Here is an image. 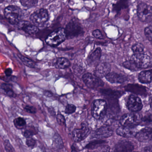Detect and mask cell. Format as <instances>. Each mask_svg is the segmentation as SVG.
Wrapping results in <instances>:
<instances>
[{
	"instance_id": "34",
	"label": "cell",
	"mask_w": 152,
	"mask_h": 152,
	"mask_svg": "<svg viewBox=\"0 0 152 152\" xmlns=\"http://www.w3.org/2000/svg\"><path fill=\"white\" fill-rule=\"evenodd\" d=\"M144 32L147 39L152 42V26L146 27L144 30Z\"/></svg>"
},
{
	"instance_id": "1",
	"label": "cell",
	"mask_w": 152,
	"mask_h": 152,
	"mask_svg": "<svg viewBox=\"0 0 152 152\" xmlns=\"http://www.w3.org/2000/svg\"><path fill=\"white\" fill-rule=\"evenodd\" d=\"M108 105L105 100L99 99L94 100L91 107L92 116L96 120H102L104 118L107 112Z\"/></svg>"
},
{
	"instance_id": "5",
	"label": "cell",
	"mask_w": 152,
	"mask_h": 152,
	"mask_svg": "<svg viewBox=\"0 0 152 152\" xmlns=\"http://www.w3.org/2000/svg\"><path fill=\"white\" fill-rule=\"evenodd\" d=\"M142 117L141 115L133 112L123 115L120 118L119 122L121 125L123 126L135 127L140 124Z\"/></svg>"
},
{
	"instance_id": "23",
	"label": "cell",
	"mask_w": 152,
	"mask_h": 152,
	"mask_svg": "<svg viewBox=\"0 0 152 152\" xmlns=\"http://www.w3.org/2000/svg\"><path fill=\"white\" fill-rule=\"evenodd\" d=\"M71 65L70 61L64 57H59L57 58L55 64V67L58 69H64L68 68Z\"/></svg>"
},
{
	"instance_id": "4",
	"label": "cell",
	"mask_w": 152,
	"mask_h": 152,
	"mask_svg": "<svg viewBox=\"0 0 152 152\" xmlns=\"http://www.w3.org/2000/svg\"><path fill=\"white\" fill-rule=\"evenodd\" d=\"M130 60L133 62L138 69H145L152 66V59L144 53L134 54Z\"/></svg>"
},
{
	"instance_id": "27",
	"label": "cell",
	"mask_w": 152,
	"mask_h": 152,
	"mask_svg": "<svg viewBox=\"0 0 152 152\" xmlns=\"http://www.w3.org/2000/svg\"><path fill=\"white\" fill-rule=\"evenodd\" d=\"M37 133V131L34 127H31L30 128H27L23 132V135L24 137L27 138L32 137L34 135H36Z\"/></svg>"
},
{
	"instance_id": "29",
	"label": "cell",
	"mask_w": 152,
	"mask_h": 152,
	"mask_svg": "<svg viewBox=\"0 0 152 152\" xmlns=\"http://www.w3.org/2000/svg\"><path fill=\"white\" fill-rule=\"evenodd\" d=\"M54 138V143L55 146L58 149H61L64 146V144L61 137L58 134H56Z\"/></svg>"
},
{
	"instance_id": "26",
	"label": "cell",
	"mask_w": 152,
	"mask_h": 152,
	"mask_svg": "<svg viewBox=\"0 0 152 152\" xmlns=\"http://www.w3.org/2000/svg\"><path fill=\"white\" fill-rule=\"evenodd\" d=\"M1 89L3 90L5 94L7 96L10 97H14L15 93L11 88L10 84L7 83H2L1 85Z\"/></svg>"
},
{
	"instance_id": "41",
	"label": "cell",
	"mask_w": 152,
	"mask_h": 152,
	"mask_svg": "<svg viewBox=\"0 0 152 152\" xmlns=\"http://www.w3.org/2000/svg\"><path fill=\"white\" fill-rule=\"evenodd\" d=\"M12 73H13V71L11 68H7L5 71V74H6V76H8V77L12 75Z\"/></svg>"
},
{
	"instance_id": "40",
	"label": "cell",
	"mask_w": 152,
	"mask_h": 152,
	"mask_svg": "<svg viewBox=\"0 0 152 152\" xmlns=\"http://www.w3.org/2000/svg\"><path fill=\"white\" fill-rule=\"evenodd\" d=\"M92 34H93L94 37L96 38V39H104L103 34L99 30H96L93 31V32H92Z\"/></svg>"
},
{
	"instance_id": "7",
	"label": "cell",
	"mask_w": 152,
	"mask_h": 152,
	"mask_svg": "<svg viewBox=\"0 0 152 152\" xmlns=\"http://www.w3.org/2000/svg\"><path fill=\"white\" fill-rule=\"evenodd\" d=\"M91 132L90 128L86 122L83 123L80 129H75L72 132L73 140L76 142H80L85 139Z\"/></svg>"
},
{
	"instance_id": "12",
	"label": "cell",
	"mask_w": 152,
	"mask_h": 152,
	"mask_svg": "<svg viewBox=\"0 0 152 152\" xmlns=\"http://www.w3.org/2000/svg\"><path fill=\"white\" fill-rule=\"evenodd\" d=\"M137 131L135 127L123 126L118 127L116 129L117 135L125 138H132L136 137Z\"/></svg>"
},
{
	"instance_id": "17",
	"label": "cell",
	"mask_w": 152,
	"mask_h": 152,
	"mask_svg": "<svg viewBox=\"0 0 152 152\" xmlns=\"http://www.w3.org/2000/svg\"><path fill=\"white\" fill-rule=\"evenodd\" d=\"M105 78L108 82L112 83L121 84L127 80V77L125 75L115 72L109 73Z\"/></svg>"
},
{
	"instance_id": "20",
	"label": "cell",
	"mask_w": 152,
	"mask_h": 152,
	"mask_svg": "<svg viewBox=\"0 0 152 152\" xmlns=\"http://www.w3.org/2000/svg\"><path fill=\"white\" fill-rule=\"evenodd\" d=\"M18 24L20 25V28L24 31L30 34H34L39 32V29L36 25L31 24L28 22H20Z\"/></svg>"
},
{
	"instance_id": "16",
	"label": "cell",
	"mask_w": 152,
	"mask_h": 152,
	"mask_svg": "<svg viewBox=\"0 0 152 152\" xmlns=\"http://www.w3.org/2000/svg\"><path fill=\"white\" fill-rule=\"evenodd\" d=\"M111 66L107 63L99 64L96 68V75L99 78L106 77L111 72Z\"/></svg>"
},
{
	"instance_id": "39",
	"label": "cell",
	"mask_w": 152,
	"mask_h": 152,
	"mask_svg": "<svg viewBox=\"0 0 152 152\" xmlns=\"http://www.w3.org/2000/svg\"><path fill=\"white\" fill-rule=\"evenodd\" d=\"M25 111L29 113L34 114L36 113V109L32 106L26 105L24 108Z\"/></svg>"
},
{
	"instance_id": "14",
	"label": "cell",
	"mask_w": 152,
	"mask_h": 152,
	"mask_svg": "<svg viewBox=\"0 0 152 152\" xmlns=\"http://www.w3.org/2000/svg\"><path fill=\"white\" fill-rule=\"evenodd\" d=\"M135 137L140 142H148L152 141V129L149 127L143 128L138 132Z\"/></svg>"
},
{
	"instance_id": "28",
	"label": "cell",
	"mask_w": 152,
	"mask_h": 152,
	"mask_svg": "<svg viewBox=\"0 0 152 152\" xmlns=\"http://www.w3.org/2000/svg\"><path fill=\"white\" fill-rule=\"evenodd\" d=\"M20 58L25 65L30 67H34L35 66V62L30 58L23 56H20Z\"/></svg>"
},
{
	"instance_id": "6",
	"label": "cell",
	"mask_w": 152,
	"mask_h": 152,
	"mask_svg": "<svg viewBox=\"0 0 152 152\" xmlns=\"http://www.w3.org/2000/svg\"><path fill=\"white\" fill-rule=\"evenodd\" d=\"M137 13L140 21L144 23H152V7L145 3L138 5Z\"/></svg>"
},
{
	"instance_id": "9",
	"label": "cell",
	"mask_w": 152,
	"mask_h": 152,
	"mask_svg": "<svg viewBox=\"0 0 152 152\" xmlns=\"http://www.w3.org/2000/svg\"><path fill=\"white\" fill-rule=\"evenodd\" d=\"M31 21L36 25H40L47 22L49 19L48 11L44 9H40L34 11L31 15Z\"/></svg>"
},
{
	"instance_id": "30",
	"label": "cell",
	"mask_w": 152,
	"mask_h": 152,
	"mask_svg": "<svg viewBox=\"0 0 152 152\" xmlns=\"http://www.w3.org/2000/svg\"><path fill=\"white\" fill-rule=\"evenodd\" d=\"M123 66L124 67L129 69V70H131V71H136L138 70L130 59L124 62L123 64Z\"/></svg>"
},
{
	"instance_id": "22",
	"label": "cell",
	"mask_w": 152,
	"mask_h": 152,
	"mask_svg": "<svg viewBox=\"0 0 152 152\" xmlns=\"http://www.w3.org/2000/svg\"><path fill=\"white\" fill-rule=\"evenodd\" d=\"M101 93L104 96L109 97V99H114L119 98L123 94V92L121 91L112 90L111 89L102 90L101 91Z\"/></svg>"
},
{
	"instance_id": "24",
	"label": "cell",
	"mask_w": 152,
	"mask_h": 152,
	"mask_svg": "<svg viewBox=\"0 0 152 152\" xmlns=\"http://www.w3.org/2000/svg\"><path fill=\"white\" fill-rule=\"evenodd\" d=\"M14 124L16 128L18 129H23L26 127L25 120L22 117H18L14 120Z\"/></svg>"
},
{
	"instance_id": "37",
	"label": "cell",
	"mask_w": 152,
	"mask_h": 152,
	"mask_svg": "<svg viewBox=\"0 0 152 152\" xmlns=\"http://www.w3.org/2000/svg\"><path fill=\"white\" fill-rule=\"evenodd\" d=\"M4 146L7 152H14L15 151L14 148L10 142L9 140H6L4 141Z\"/></svg>"
},
{
	"instance_id": "35",
	"label": "cell",
	"mask_w": 152,
	"mask_h": 152,
	"mask_svg": "<svg viewBox=\"0 0 152 152\" xmlns=\"http://www.w3.org/2000/svg\"><path fill=\"white\" fill-rule=\"evenodd\" d=\"M76 106L74 105L68 104L66 107L65 113L66 114H72L76 111Z\"/></svg>"
},
{
	"instance_id": "10",
	"label": "cell",
	"mask_w": 152,
	"mask_h": 152,
	"mask_svg": "<svg viewBox=\"0 0 152 152\" xmlns=\"http://www.w3.org/2000/svg\"><path fill=\"white\" fill-rule=\"evenodd\" d=\"M127 107L131 112L135 113L139 112L143 107L142 101L136 95H130L127 99Z\"/></svg>"
},
{
	"instance_id": "13",
	"label": "cell",
	"mask_w": 152,
	"mask_h": 152,
	"mask_svg": "<svg viewBox=\"0 0 152 152\" xmlns=\"http://www.w3.org/2000/svg\"><path fill=\"white\" fill-rule=\"evenodd\" d=\"M113 133V131L111 127L105 125L96 130L93 133V136L96 138H106L112 136Z\"/></svg>"
},
{
	"instance_id": "3",
	"label": "cell",
	"mask_w": 152,
	"mask_h": 152,
	"mask_svg": "<svg viewBox=\"0 0 152 152\" xmlns=\"http://www.w3.org/2000/svg\"><path fill=\"white\" fill-rule=\"evenodd\" d=\"M66 38L65 29L59 28L51 32L46 39V42L51 47H56L65 40Z\"/></svg>"
},
{
	"instance_id": "21",
	"label": "cell",
	"mask_w": 152,
	"mask_h": 152,
	"mask_svg": "<svg viewBox=\"0 0 152 152\" xmlns=\"http://www.w3.org/2000/svg\"><path fill=\"white\" fill-rule=\"evenodd\" d=\"M140 82L149 83L152 82V70L142 71L140 73L138 77Z\"/></svg>"
},
{
	"instance_id": "19",
	"label": "cell",
	"mask_w": 152,
	"mask_h": 152,
	"mask_svg": "<svg viewBox=\"0 0 152 152\" xmlns=\"http://www.w3.org/2000/svg\"><path fill=\"white\" fill-rule=\"evenodd\" d=\"M101 56V50L98 48L91 53L87 58V63L90 66H97Z\"/></svg>"
},
{
	"instance_id": "36",
	"label": "cell",
	"mask_w": 152,
	"mask_h": 152,
	"mask_svg": "<svg viewBox=\"0 0 152 152\" xmlns=\"http://www.w3.org/2000/svg\"><path fill=\"white\" fill-rule=\"evenodd\" d=\"M26 144L27 146L31 148H33L35 147L37 145V141L34 139L32 137L26 138Z\"/></svg>"
},
{
	"instance_id": "11",
	"label": "cell",
	"mask_w": 152,
	"mask_h": 152,
	"mask_svg": "<svg viewBox=\"0 0 152 152\" xmlns=\"http://www.w3.org/2000/svg\"><path fill=\"white\" fill-rule=\"evenodd\" d=\"M65 31L66 37L71 38L78 36L81 33L82 28L79 23L74 20L67 25Z\"/></svg>"
},
{
	"instance_id": "2",
	"label": "cell",
	"mask_w": 152,
	"mask_h": 152,
	"mask_svg": "<svg viewBox=\"0 0 152 152\" xmlns=\"http://www.w3.org/2000/svg\"><path fill=\"white\" fill-rule=\"evenodd\" d=\"M4 15L11 24L18 25L21 21L23 12L17 6H10L4 10Z\"/></svg>"
},
{
	"instance_id": "43",
	"label": "cell",
	"mask_w": 152,
	"mask_h": 152,
	"mask_svg": "<svg viewBox=\"0 0 152 152\" xmlns=\"http://www.w3.org/2000/svg\"><path fill=\"white\" fill-rule=\"evenodd\" d=\"M151 108H152V101H151Z\"/></svg>"
},
{
	"instance_id": "31",
	"label": "cell",
	"mask_w": 152,
	"mask_h": 152,
	"mask_svg": "<svg viewBox=\"0 0 152 152\" xmlns=\"http://www.w3.org/2000/svg\"><path fill=\"white\" fill-rule=\"evenodd\" d=\"M152 123V115L147 114L142 116L140 124L143 125H148Z\"/></svg>"
},
{
	"instance_id": "42",
	"label": "cell",
	"mask_w": 152,
	"mask_h": 152,
	"mask_svg": "<svg viewBox=\"0 0 152 152\" xmlns=\"http://www.w3.org/2000/svg\"><path fill=\"white\" fill-rule=\"evenodd\" d=\"M143 151H145V152H152V147H146L144 148Z\"/></svg>"
},
{
	"instance_id": "38",
	"label": "cell",
	"mask_w": 152,
	"mask_h": 152,
	"mask_svg": "<svg viewBox=\"0 0 152 152\" xmlns=\"http://www.w3.org/2000/svg\"><path fill=\"white\" fill-rule=\"evenodd\" d=\"M56 119L59 125H64L66 122L65 118L63 115L61 114H58L57 115Z\"/></svg>"
},
{
	"instance_id": "33",
	"label": "cell",
	"mask_w": 152,
	"mask_h": 152,
	"mask_svg": "<svg viewBox=\"0 0 152 152\" xmlns=\"http://www.w3.org/2000/svg\"><path fill=\"white\" fill-rule=\"evenodd\" d=\"M20 2L24 7H31L37 4V0H20Z\"/></svg>"
},
{
	"instance_id": "25",
	"label": "cell",
	"mask_w": 152,
	"mask_h": 152,
	"mask_svg": "<svg viewBox=\"0 0 152 152\" xmlns=\"http://www.w3.org/2000/svg\"><path fill=\"white\" fill-rule=\"evenodd\" d=\"M106 141L103 140H97L91 142L87 145L86 148L88 149H95V148L102 146L104 145H105Z\"/></svg>"
},
{
	"instance_id": "18",
	"label": "cell",
	"mask_w": 152,
	"mask_h": 152,
	"mask_svg": "<svg viewBox=\"0 0 152 152\" xmlns=\"http://www.w3.org/2000/svg\"><path fill=\"white\" fill-rule=\"evenodd\" d=\"M125 88L126 91L137 95L145 96H146L147 94V91L146 88L138 84H129V85H126Z\"/></svg>"
},
{
	"instance_id": "15",
	"label": "cell",
	"mask_w": 152,
	"mask_h": 152,
	"mask_svg": "<svg viewBox=\"0 0 152 152\" xmlns=\"http://www.w3.org/2000/svg\"><path fill=\"white\" fill-rule=\"evenodd\" d=\"M134 149L132 142L128 140H122L119 141L115 147V151L116 152H130Z\"/></svg>"
},
{
	"instance_id": "8",
	"label": "cell",
	"mask_w": 152,
	"mask_h": 152,
	"mask_svg": "<svg viewBox=\"0 0 152 152\" xmlns=\"http://www.w3.org/2000/svg\"><path fill=\"white\" fill-rule=\"evenodd\" d=\"M82 79L86 86L91 88L102 87L104 85V83L100 80V78L90 73L83 75Z\"/></svg>"
},
{
	"instance_id": "32",
	"label": "cell",
	"mask_w": 152,
	"mask_h": 152,
	"mask_svg": "<svg viewBox=\"0 0 152 152\" xmlns=\"http://www.w3.org/2000/svg\"><path fill=\"white\" fill-rule=\"evenodd\" d=\"M132 50L134 54H140V53H144V47L141 44L137 43L132 46Z\"/></svg>"
}]
</instances>
